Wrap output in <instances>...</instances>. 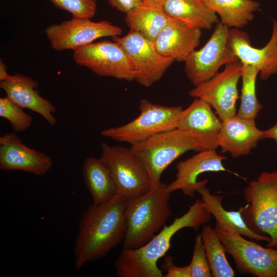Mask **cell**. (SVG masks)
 <instances>
[{
	"label": "cell",
	"mask_w": 277,
	"mask_h": 277,
	"mask_svg": "<svg viewBox=\"0 0 277 277\" xmlns=\"http://www.w3.org/2000/svg\"><path fill=\"white\" fill-rule=\"evenodd\" d=\"M127 201L117 194L104 203L92 204L82 213L73 248L75 271L105 256L123 241Z\"/></svg>",
	"instance_id": "cell-1"
},
{
	"label": "cell",
	"mask_w": 277,
	"mask_h": 277,
	"mask_svg": "<svg viewBox=\"0 0 277 277\" xmlns=\"http://www.w3.org/2000/svg\"><path fill=\"white\" fill-rule=\"evenodd\" d=\"M211 214L197 199L182 216L164 227L149 242L135 249H123L114 263L118 277H162L157 261L167 252L173 236L181 229L189 227L197 231L209 222Z\"/></svg>",
	"instance_id": "cell-2"
},
{
	"label": "cell",
	"mask_w": 277,
	"mask_h": 277,
	"mask_svg": "<svg viewBox=\"0 0 277 277\" xmlns=\"http://www.w3.org/2000/svg\"><path fill=\"white\" fill-rule=\"evenodd\" d=\"M161 182L146 193L127 200L123 249H135L149 242L165 226L171 215L170 194Z\"/></svg>",
	"instance_id": "cell-3"
},
{
	"label": "cell",
	"mask_w": 277,
	"mask_h": 277,
	"mask_svg": "<svg viewBox=\"0 0 277 277\" xmlns=\"http://www.w3.org/2000/svg\"><path fill=\"white\" fill-rule=\"evenodd\" d=\"M246 204L239 210L253 232L268 236L266 247L277 248V171L263 172L244 189Z\"/></svg>",
	"instance_id": "cell-4"
},
{
	"label": "cell",
	"mask_w": 277,
	"mask_h": 277,
	"mask_svg": "<svg viewBox=\"0 0 277 277\" xmlns=\"http://www.w3.org/2000/svg\"><path fill=\"white\" fill-rule=\"evenodd\" d=\"M130 148L147 170L152 187L161 182L165 170L182 154L203 150L197 141L178 128L154 135Z\"/></svg>",
	"instance_id": "cell-5"
},
{
	"label": "cell",
	"mask_w": 277,
	"mask_h": 277,
	"mask_svg": "<svg viewBox=\"0 0 277 277\" xmlns=\"http://www.w3.org/2000/svg\"><path fill=\"white\" fill-rule=\"evenodd\" d=\"M181 106H168L143 98L140 101L139 115L130 122L101 131V134L131 145L154 135L176 128Z\"/></svg>",
	"instance_id": "cell-6"
},
{
	"label": "cell",
	"mask_w": 277,
	"mask_h": 277,
	"mask_svg": "<svg viewBox=\"0 0 277 277\" xmlns=\"http://www.w3.org/2000/svg\"><path fill=\"white\" fill-rule=\"evenodd\" d=\"M100 159L109 169L117 194L127 200L141 196L152 188L147 170L130 148L101 144Z\"/></svg>",
	"instance_id": "cell-7"
},
{
	"label": "cell",
	"mask_w": 277,
	"mask_h": 277,
	"mask_svg": "<svg viewBox=\"0 0 277 277\" xmlns=\"http://www.w3.org/2000/svg\"><path fill=\"white\" fill-rule=\"evenodd\" d=\"M214 229L238 272L255 277H277V248L264 247L226 228Z\"/></svg>",
	"instance_id": "cell-8"
},
{
	"label": "cell",
	"mask_w": 277,
	"mask_h": 277,
	"mask_svg": "<svg viewBox=\"0 0 277 277\" xmlns=\"http://www.w3.org/2000/svg\"><path fill=\"white\" fill-rule=\"evenodd\" d=\"M229 31L228 27L218 22L206 44L185 61V73L194 86L212 78L223 65L239 60L230 45Z\"/></svg>",
	"instance_id": "cell-9"
},
{
	"label": "cell",
	"mask_w": 277,
	"mask_h": 277,
	"mask_svg": "<svg viewBox=\"0 0 277 277\" xmlns=\"http://www.w3.org/2000/svg\"><path fill=\"white\" fill-rule=\"evenodd\" d=\"M75 63L100 76L128 82L134 81L133 64L124 49L116 42L104 40L81 47L73 52Z\"/></svg>",
	"instance_id": "cell-10"
},
{
	"label": "cell",
	"mask_w": 277,
	"mask_h": 277,
	"mask_svg": "<svg viewBox=\"0 0 277 277\" xmlns=\"http://www.w3.org/2000/svg\"><path fill=\"white\" fill-rule=\"evenodd\" d=\"M225 66L223 71L188 91L190 96L202 100L213 108L222 121L236 115L238 84L243 64L237 60Z\"/></svg>",
	"instance_id": "cell-11"
},
{
	"label": "cell",
	"mask_w": 277,
	"mask_h": 277,
	"mask_svg": "<svg viewBox=\"0 0 277 277\" xmlns=\"http://www.w3.org/2000/svg\"><path fill=\"white\" fill-rule=\"evenodd\" d=\"M44 32L52 49L74 51L101 37L120 36L123 30L108 21L93 22L73 16L60 24L48 26Z\"/></svg>",
	"instance_id": "cell-12"
},
{
	"label": "cell",
	"mask_w": 277,
	"mask_h": 277,
	"mask_svg": "<svg viewBox=\"0 0 277 277\" xmlns=\"http://www.w3.org/2000/svg\"><path fill=\"white\" fill-rule=\"evenodd\" d=\"M113 41L124 49L131 61L134 81L145 87L159 81L175 61L160 53L153 42L132 30L122 37H113Z\"/></svg>",
	"instance_id": "cell-13"
},
{
	"label": "cell",
	"mask_w": 277,
	"mask_h": 277,
	"mask_svg": "<svg viewBox=\"0 0 277 277\" xmlns=\"http://www.w3.org/2000/svg\"><path fill=\"white\" fill-rule=\"evenodd\" d=\"M226 159L216 150H205L179 162L175 166V179L166 185L167 191L181 190L186 196L194 197L197 190L209 182L208 179L198 181V176L205 172L229 171L223 164Z\"/></svg>",
	"instance_id": "cell-14"
},
{
	"label": "cell",
	"mask_w": 277,
	"mask_h": 277,
	"mask_svg": "<svg viewBox=\"0 0 277 277\" xmlns=\"http://www.w3.org/2000/svg\"><path fill=\"white\" fill-rule=\"evenodd\" d=\"M222 121L212 111L211 107L195 98L181 111L177 122L178 128L190 135L202 146L203 150H216Z\"/></svg>",
	"instance_id": "cell-15"
},
{
	"label": "cell",
	"mask_w": 277,
	"mask_h": 277,
	"mask_svg": "<svg viewBox=\"0 0 277 277\" xmlns=\"http://www.w3.org/2000/svg\"><path fill=\"white\" fill-rule=\"evenodd\" d=\"M230 45L238 58L243 64L259 71L261 80L266 81L277 74V20L272 19V32L267 44L262 48L251 45L248 34L238 28L229 29Z\"/></svg>",
	"instance_id": "cell-16"
},
{
	"label": "cell",
	"mask_w": 277,
	"mask_h": 277,
	"mask_svg": "<svg viewBox=\"0 0 277 277\" xmlns=\"http://www.w3.org/2000/svg\"><path fill=\"white\" fill-rule=\"evenodd\" d=\"M53 161L48 154L24 144L15 132L0 137V169L20 170L36 175H44L51 168Z\"/></svg>",
	"instance_id": "cell-17"
},
{
	"label": "cell",
	"mask_w": 277,
	"mask_h": 277,
	"mask_svg": "<svg viewBox=\"0 0 277 277\" xmlns=\"http://www.w3.org/2000/svg\"><path fill=\"white\" fill-rule=\"evenodd\" d=\"M38 82L19 73L10 75L0 81V87L6 96L23 108H27L40 114L51 126L57 120L53 114L56 108L48 100L39 95L37 88Z\"/></svg>",
	"instance_id": "cell-18"
},
{
	"label": "cell",
	"mask_w": 277,
	"mask_h": 277,
	"mask_svg": "<svg viewBox=\"0 0 277 277\" xmlns=\"http://www.w3.org/2000/svg\"><path fill=\"white\" fill-rule=\"evenodd\" d=\"M201 35V30L170 17L154 44L163 55L178 62H185L199 45Z\"/></svg>",
	"instance_id": "cell-19"
},
{
	"label": "cell",
	"mask_w": 277,
	"mask_h": 277,
	"mask_svg": "<svg viewBox=\"0 0 277 277\" xmlns=\"http://www.w3.org/2000/svg\"><path fill=\"white\" fill-rule=\"evenodd\" d=\"M263 134L264 131L257 128L255 121L235 115L222 121L219 147L223 153L229 152L233 157L247 155L263 139Z\"/></svg>",
	"instance_id": "cell-20"
},
{
	"label": "cell",
	"mask_w": 277,
	"mask_h": 277,
	"mask_svg": "<svg viewBox=\"0 0 277 277\" xmlns=\"http://www.w3.org/2000/svg\"><path fill=\"white\" fill-rule=\"evenodd\" d=\"M197 192L201 195L204 206L214 217L215 227L228 228L256 241H270L269 236L261 235L251 231L245 223L239 210L234 211L225 209L222 203V196L212 194L206 185L200 188Z\"/></svg>",
	"instance_id": "cell-21"
},
{
	"label": "cell",
	"mask_w": 277,
	"mask_h": 277,
	"mask_svg": "<svg viewBox=\"0 0 277 277\" xmlns=\"http://www.w3.org/2000/svg\"><path fill=\"white\" fill-rule=\"evenodd\" d=\"M169 18L162 5L143 2L127 12L125 20L130 30L154 42Z\"/></svg>",
	"instance_id": "cell-22"
},
{
	"label": "cell",
	"mask_w": 277,
	"mask_h": 277,
	"mask_svg": "<svg viewBox=\"0 0 277 277\" xmlns=\"http://www.w3.org/2000/svg\"><path fill=\"white\" fill-rule=\"evenodd\" d=\"M82 174L92 204L104 203L117 194L110 171L100 157L86 158L83 164Z\"/></svg>",
	"instance_id": "cell-23"
},
{
	"label": "cell",
	"mask_w": 277,
	"mask_h": 277,
	"mask_svg": "<svg viewBox=\"0 0 277 277\" xmlns=\"http://www.w3.org/2000/svg\"><path fill=\"white\" fill-rule=\"evenodd\" d=\"M163 8L169 17L200 30L210 29L219 22L216 14L202 0H166Z\"/></svg>",
	"instance_id": "cell-24"
},
{
	"label": "cell",
	"mask_w": 277,
	"mask_h": 277,
	"mask_svg": "<svg viewBox=\"0 0 277 277\" xmlns=\"http://www.w3.org/2000/svg\"><path fill=\"white\" fill-rule=\"evenodd\" d=\"M209 9L217 13L221 23L232 28H242L254 17L260 4L253 0H202Z\"/></svg>",
	"instance_id": "cell-25"
},
{
	"label": "cell",
	"mask_w": 277,
	"mask_h": 277,
	"mask_svg": "<svg viewBox=\"0 0 277 277\" xmlns=\"http://www.w3.org/2000/svg\"><path fill=\"white\" fill-rule=\"evenodd\" d=\"M201 234L212 276H234V271L226 258L225 248L215 229L203 225Z\"/></svg>",
	"instance_id": "cell-26"
},
{
	"label": "cell",
	"mask_w": 277,
	"mask_h": 277,
	"mask_svg": "<svg viewBox=\"0 0 277 277\" xmlns=\"http://www.w3.org/2000/svg\"><path fill=\"white\" fill-rule=\"evenodd\" d=\"M259 73L256 68L243 64L241 103L236 113L240 118L255 121L262 108L256 94V81Z\"/></svg>",
	"instance_id": "cell-27"
},
{
	"label": "cell",
	"mask_w": 277,
	"mask_h": 277,
	"mask_svg": "<svg viewBox=\"0 0 277 277\" xmlns=\"http://www.w3.org/2000/svg\"><path fill=\"white\" fill-rule=\"evenodd\" d=\"M0 116L9 122L14 132L26 130L31 127L33 120L31 115L7 96L0 98Z\"/></svg>",
	"instance_id": "cell-28"
},
{
	"label": "cell",
	"mask_w": 277,
	"mask_h": 277,
	"mask_svg": "<svg viewBox=\"0 0 277 277\" xmlns=\"http://www.w3.org/2000/svg\"><path fill=\"white\" fill-rule=\"evenodd\" d=\"M188 266L191 277L212 276L201 234L195 239L191 261Z\"/></svg>",
	"instance_id": "cell-29"
},
{
	"label": "cell",
	"mask_w": 277,
	"mask_h": 277,
	"mask_svg": "<svg viewBox=\"0 0 277 277\" xmlns=\"http://www.w3.org/2000/svg\"><path fill=\"white\" fill-rule=\"evenodd\" d=\"M55 7L73 16L91 19L96 11V0H50Z\"/></svg>",
	"instance_id": "cell-30"
},
{
	"label": "cell",
	"mask_w": 277,
	"mask_h": 277,
	"mask_svg": "<svg viewBox=\"0 0 277 277\" xmlns=\"http://www.w3.org/2000/svg\"><path fill=\"white\" fill-rule=\"evenodd\" d=\"M161 267L166 272L165 277H191L188 266H177L171 255L165 258Z\"/></svg>",
	"instance_id": "cell-31"
},
{
	"label": "cell",
	"mask_w": 277,
	"mask_h": 277,
	"mask_svg": "<svg viewBox=\"0 0 277 277\" xmlns=\"http://www.w3.org/2000/svg\"><path fill=\"white\" fill-rule=\"evenodd\" d=\"M110 5L120 12H127L140 5L143 0H108Z\"/></svg>",
	"instance_id": "cell-32"
},
{
	"label": "cell",
	"mask_w": 277,
	"mask_h": 277,
	"mask_svg": "<svg viewBox=\"0 0 277 277\" xmlns=\"http://www.w3.org/2000/svg\"><path fill=\"white\" fill-rule=\"evenodd\" d=\"M264 138L272 139L277 144V122L269 129L264 130L263 139Z\"/></svg>",
	"instance_id": "cell-33"
},
{
	"label": "cell",
	"mask_w": 277,
	"mask_h": 277,
	"mask_svg": "<svg viewBox=\"0 0 277 277\" xmlns=\"http://www.w3.org/2000/svg\"><path fill=\"white\" fill-rule=\"evenodd\" d=\"M7 67L6 65L1 60L0 61V81L8 78L10 74H9L7 71Z\"/></svg>",
	"instance_id": "cell-34"
},
{
	"label": "cell",
	"mask_w": 277,
	"mask_h": 277,
	"mask_svg": "<svg viewBox=\"0 0 277 277\" xmlns=\"http://www.w3.org/2000/svg\"><path fill=\"white\" fill-rule=\"evenodd\" d=\"M165 1L166 0H143V2H150L163 5Z\"/></svg>",
	"instance_id": "cell-35"
}]
</instances>
